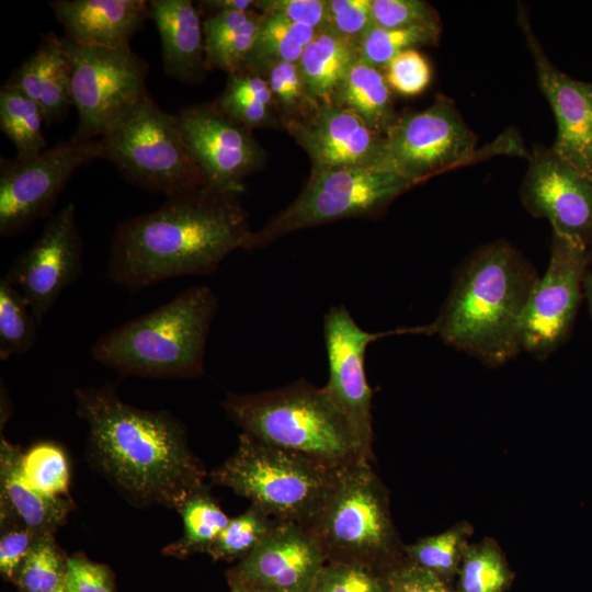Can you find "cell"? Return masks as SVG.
Listing matches in <instances>:
<instances>
[{
    "instance_id": "cell-45",
    "label": "cell",
    "mask_w": 592,
    "mask_h": 592,
    "mask_svg": "<svg viewBox=\"0 0 592 592\" xmlns=\"http://www.w3.org/2000/svg\"><path fill=\"white\" fill-rule=\"evenodd\" d=\"M64 584L68 592H113L110 569L82 555L67 558Z\"/></svg>"
},
{
    "instance_id": "cell-4",
    "label": "cell",
    "mask_w": 592,
    "mask_h": 592,
    "mask_svg": "<svg viewBox=\"0 0 592 592\" xmlns=\"http://www.w3.org/2000/svg\"><path fill=\"white\" fill-rule=\"evenodd\" d=\"M218 308L208 286H194L101 335L92 357L122 375L192 378L203 374L207 337Z\"/></svg>"
},
{
    "instance_id": "cell-29",
    "label": "cell",
    "mask_w": 592,
    "mask_h": 592,
    "mask_svg": "<svg viewBox=\"0 0 592 592\" xmlns=\"http://www.w3.org/2000/svg\"><path fill=\"white\" fill-rule=\"evenodd\" d=\"M177 510L182 516L183 535L168 545L162 553L178 558L207 553L230 520L209 494L206 486L186 498Z\"/></svg>"
},
{
    "instance_id": "cell-36",
    "label": "cell",
    "mask_w": 592,
    "mask_h": 592,
    "mask_svg": "<svg viewBox=\"0 0 592 592\" xmlns=\"http://www.w3.org/2000/svg\"><path fill=\"white\" fill-rule=\"evenodd\" d=\"M67 559L59 550L53 534L39 535L21 563L14 582L22 592H52L66 577Z\"/></svg>"
},
{
    "instance_id": "cell-8",
    "label": "cell",
    "mask_w": 592,
    "mask_h": 592,
    "mask_svg": "<svg viewBox=\"0 0 592 592\" xmlns=\"http://www.w3.org/2000/svg\"><path fill=\"white\" fill-rule=\"evenodd\" d=\"M337 469L265 444L242 432L235 453L210 474L278 522L303 525L316 511Z\"/></svg>"
},
{
    "instance_id": "cell-7",
    "label": "cell",
    "mask_w": 592,
    "mask_h": 592,
    "mask_svg": "<svg viewBox=\"0 0 592 592\" xmlns=\"http://www.w3.org/2000/svg\"><path fill=\"white\" fill-rule=\"evenodd\" d=\"M107 160L134 185L170 197L206 185L177 115L144 94L101 138Z\"/></svg>"
},
{
    "instance_id": "cell-46",
    "label": "cell",
    "mask_w": 592,
    "mask_h": 592,
    "mask_svg": "<svg viewBox=\"0 0 592 592\" xmlns=\"http://www.w3.org/2000/svg\"><path fill=\"white\" fill-rule=\"evenodd\" d=\"M387 592H454L435 573L409 561L385 573Z\"/></svg>"
},
{
    "instance_id": "cell-2",
    "label": "cell",
    "mask_w": 592,
    "mask_h": 592,
    "mask_svg": "<svg viewBox=\"0 0 592 592\" xmlns=\"http://www.w3.org/2000/svg\"><path fill=\"white\" fill-rule=\"evenodd\" d=\"M75 398L93 463L128 500L178 509L205 487L206 473L171 413L133 407L109 385L77 388Z\"/></svg>"
},
{
    "instance_id": "cell-17",
    "label": "cell",
    "mask_w": 592,
    "mask_h": 592,
    "mask_svg": "<svg viewBox=\"0 0 592 592\" xmlns=\"http://www.w3.org/2000/svg\"><path fill=\"white\" fill-rule=\"evenodd\" d=\"M521 198L533 215L548 219L554 235L587 249L592 243V181L551 149L530 156Z\"/></svg>"
},
{
    "instance_id": "cell-10",
    "label": "cell",
    "mask_w": 592,
    "mask_h": 592,
    "mask_svg": "<svg viewBox=\"0 0 592 592\" xmlns=\"http://www.w3.org/2000/svg\"><path fill=\"white\" fill-rule=\"evenodd\" d=\"M71 69L72 106L80 141L101 138L144 94L148 62L132 48L73 44L61 37Z\"/></svg>"
},
{
    "instance_id": "cell-52",
    "label": "cell",
    "mask_w": 592,
    "mask_h": 592,
    "mask_svg": "<svg viewBox=\"0 0 592 592\" xmlns=\"http://www.w3.org/2000/svg\"><path fill=\"white\" fill-rule=\"evenodd\" d=\"M247 590V589H246ZM251 592V591H250Z\"/></svg>"
},
{
    "instance_id": "cell-38",
    "label": "cell",
    "mask_w": 592,
    "mask_h": 592,
    "mask_svg": "<svg viewBox=\"0 0 592 592\" xmlns=\"http://www.w3.org/2000/svg\"><path fill=\"white\" fill-rule=\"evenodd\" d=\"M22 471L38 492L54 498L68 494L69 466L64 451L52 443H39L22 454Z\"/></svg>"
},
{
    "instance_id": "cell-31",
    "label": "cell",
    "mask_w": 592,
    "mask_h": 592,
    "mask_svg": "<svg viewBox=\"0 0 592 592\" xmlns=\"http://www.w3.org/2000/svg\"><path fill=\"white\" fill-rule=\"evenodd\" d=\"M244 68L254 70L266 81L284 129L318 107L319 102L309 94L297 62L265 60Z\"/></svg>"
},
{
    "instance_id": "cell-43",
    "label": "cell",
    "mask_w": 592,
    "mask_h": 592,
    "mask_svg": "<svg viewBox=\"0 0 592 592\" xmlns=\"http://www.w3.org/2000/svg\"><path fill=\"white\" fill-rule=\"evenodd\" d=\"M326 29L341 37L358 42L372 27L371 0H326Z\"/></svg>"
},
{
    "instance_id": "cell-28",
    "label": "cell",
    "mask_w": 592,
    "mask_h": 592,
    "mask_svg": "<svg viewBox=\"0 0 592 592\" xmlns=\"http://www.w3.org/2000/svg\"><path fill=\"white\" fill-rule=\"evenodd\" d=\"M234 123L254 128H283L271 90L254 70L242 68L227 75L226 86L213 102Z\"/></svg>"
},
{
    "instance_id": "cell-9",
    "label": "cell",
    "mask_w": 592,
    "mask_h": 592,
    "mask_svg": "<svg viewBox=\"0 0 592 592\" xmlns=\"http://www.w3.org/2000/svg\"><path fill=\"white\" fill-rule=\"evenodd\" d=\"M412 186L409 180L379 164L311 169L297 197L261 229L252 231L246 250L263 248L299 229L375 216Z\"/></svg>"
},
{
    "instance_id": "cell-6",
    "label": "cell",
    "mask_w": 592,
    "mask_h": 592,
    "mask_svg": "<svg viewBox=\"0 0 592 592\" xmlns=\"http://www.w3.org/2000/svg\"><path fill=\"white\" fill-rule=\"evenodd\" d=\"M327 562L356 563L385 574L398 543L385 489L368 460L338 468L306 523Z\"/></svg>"
},
{
    "instance_id": "cell-13",
    "label": "cell",
    "mask_w": 592,
    "mask_h": 592,
    "mask_svg": "<svg viewBox=\"0 0 592 592\" xmlns=\"http://www.w3.org/2000/svg\"><path fill=\"white\" fill-rule=\"evenodd\" d=\"M405 333H429V330L428 327H417L371 333L355 322L344 306H333L325 316L329 379L323 388L350 423L368 460L372 458L373 442V391L366 379L365 353L372 342L386 335Z\"/></svg>"
},
{
    "instance_id": "cell-44",
    "label": "cell",
    "mask_w": 592,
    "mask_h": 592,
    "mask_svg": "<svg viewBox=\"0 0 592 592\" xmlns=\"http://www.w3.org/2000/svg\"><path fill=\"white\" fill-rule=\"evenodd\" d=\"M259 12L278 14L314 30L326 29V0H255Z\"/></svg>"
},
{
    "instance_id": "cell-51",
    "label": "cell",
    "mask_w": 592,
    "mask_h": 592,
    "mask_svg": "<svg viewBox=\"0 0 592 592\" xmlns=\"http://www.w3.org/2000/svg\"><path fill=\"white\" fill-rule=\"evenodd\" d=\"M52 592H68V591H67L65 584L62 583L60 587H58L57 589H55Z\"/></svg>"
},
{
    "instance_id": "cell-19",
    "label": "cell",
    "mask_w": 592,
    "mask_h": 592,
    "mask_svg": "<svg viewBox=\"0 0 592 592\" xmlns=\"http://www.w3.org/2000/svg\"><path fill=\"white\" fill-rule=\"evenodd\" d=\"M519 24L537 71L539 86L557 123L553 152L592 181V84L558 70L534 35L527 14L519 11Z\"/></svg>"
},
{
    "instance_id": "cell-32",
    "label": "cell",
    "mask_w": 592,
    "mask_h": 592,
    "mask_svg": "<svg viewBox=\"0 0 592 592\" xmlns=\"http://www.w3.org/2000/svg\"><path fill=\"white\" fill-rule=\"evenodd\" d=\"M317 31L278 14L261 12L255 42L244 67L265 60L298 62Z\"/></svg>"
},
{
    "instance_id": "cell-22",
    "label": "cell",
    "mask_w": 592,
    "mask_h": 592,
    "mask_svg": "<svg viewBox=\"0 0 592 592\" xmlns=\"http://www.w3.org/2000/svg\"><path fill=\"white\" fill-rule=\"evenodd\" d=\"M161 44L162 68L167 76L184 84L200 83L206 72L203 18L191 0H150Z\"/></svg>"
},
{
    "instance_id": "cell-48",
    "label": "cell",
    "mask_w": 592,
    "mask_h": 592,
    "mask_svg": "<svg viewBox=\"0 0 592 592\" xmlns=\"http://www.w3.org/2000/svg\"><path fill=\"white\" fill-rule=\"evenodd\" d=\"M195 4L202 18L217 12L258 11L255 0H202Z\"/></svg>"
},
{
    "instance_id": "cell-30",
    "label": "cell",
    "mask_w": 592,
    "mask_h": 592,
    "mask_svg": "<svg viewBox=\"0 0 592 592\" xmlns=\"http://www.w3.org/2000/svg\"><path fill=\"white\" fill-rule=\"evenodd\" d=\"M46 119L41 106L15 88L0 89V129L11 140L18 158L34 156L48 146L43 134Z\"/></svg>"
},
{
    "instance_id": "cell-16",
    "label": "cell",
    "mask_w": 592,
    "mask_h": 592,
    "mask_svg": "<svg viewBox=\"0 0 592 592\" xmlns=\"http://www.w3.org/2000/svg\"><path fill=\"white\" fill-rule=\"evenodd\" d=\"M588 249L553 235L547 270L539 277L526 309L522 350L544 358L566 335L576 314Z\"/></svg>"
},
{
    "instance_id": "cell-49",
    "label": "cell",
    "mask_w": 592,
    "mask_h": 592,
    "mask_svg": "<svg viewBox=\"0 0 592 592\" xmlns=\"http://www.w3.org/2000/svg\"><path fill=\"white\" fill-rule=\"evenodd\" d=\"M583 281H584L585 293L590 303V307L592 309V273L588 274Z\"/></svg>"
},
{
    "instance_id": "cell-1",
    "label": "cell",
    "mask_w": 592,
    "mask_h": 592,
    "mask_svg": "<svg viewBox=\"0 0 592 592\" xmlns=\"http://www.w3.org/2000/svg\"><path fill=\"white\" fill-rule=\"evenodd\" d=\"M239 195L206 184L119 223L111 239L107 277L138 291L216 271L230 253L246 250L252 234Z\"/></svg>"
},
{
    "instance_id": "cell-25",
    "label": "cell",
    "mask_w": 592,
    "mask_h": 592,
    "mask_svg": "<svg viewBox=\"0 0 592 592\" xmlns=\"http://www.w3.org/2000/svg\"><path fill=\"white\" fill-rule=\"evenodd\" d=\"M392 93L384 72L358 59L330 102L353 112L367 126L385 136L398 117Z\"/></svg>"
},
{
    "instance_id": "cell-12",
    "label": "cell",
    "mask_w": 592,
    "mask_h": 592,
    "mask_svg": "<svg viewBox=\"0 0 592 592\" xmlns=\"http://www.w3.org/2000/svg\"><path fill=\"white\" fill-rule=\"evenodd\" d=\"M98 139L70 137L27 157L0 159V236L24 232L50 212L75 172L100 159Z\"/></svg>"
},
{
    "instance_id": "cell-40",
    "label": "cell",
    "mask_w": 592,
    "mask_h": 592,
    "mask_svg": "<svg viewBox=\"0 0 592 592\" xmlns=\"http://www.w3.org/2000/svg\"><path fill=\"white\" fill-rule=\"evenodd\" d=\"M309 592H387L386 577L356 563L326 562Z\"/></svg>"
},
{
    "instance_id": "cell-42",
    "label": "cell",
    "mask_w": 592,
    "mask_h": 592,
    "mask_svg": "<svg viewBox=\"0 0 592 592\" xmlns=\"http://www.w3.org/2000/svg\"><path fill=\"white\" fill-rule=\"evenodd\" d=\"M392 92L412 96L422 93L432 78L431 66L418 49H408L394 57L383 69Z\"/></svg>"
},
{
    "instance_id": "cell-50",
    "label": "cell",
    "mask_w": 592,
    "mask_h": 592,
    "mask_svg": "<svg viewBox=\"0 0 592 592\" xmlns=\"http://www.w3.org/2000/svg\"><path fill=\"white\" fill-rule=\"evenodd\" d=\"M230 587H231V592H250V591H248L244 588H241L239 585H230Z\"/></svg>"
},
{
    "instance_id": "cell-18",
    "label": "cell",
    "mask_w": 592,
    "mask_h": 592,
    "mask_svg": "<svg viewBox=\"0 0 592 592\" xmlns=\"http://www.w3.org/2000/svg\"><path fill=\"white\" fill-rule=\"evenodd\" d=\"M326 562L299 524L277 521L270 535L228 571V580L251 592H309Z\"/></svg>"
},
{
    "instance_id": "cell-26",
    "label": "cell",
    "mask_w": 592,
    "mask_h": 592,
    "mask_svg": "<svg viewBox=\"0 0 592 592\" xmlns=\"http://www.w3.org/2000/svg\"><path fill=\"white\" fill-rule=\"evenodd\" d=\"M261 12L229 11L203 18L206 66L227 75L244 68L253 48Z\"/></svg>"
},
{
    "instance_id": "cell-20",
    "label": "cell",
    "mask_w": 592,
    "mask_h": 592,
    "mask_svg": "<svg viewBox=\"0 0 592 592\" xmlns=\"http://www.w3.org/2000/svg\"><path fill=\"white\" fill-rule=\"evenodd\" d=\"M307 152L312 170L379 164L385 136L353 112L331 102L285 127Z\"/></svg>"
},
{
    "instance_id": "cell-34",
    "label": "cell",
    "mask_w": 592,
    "mask_h": 592,
    "mask_svg": "<svg viewBox=\"0 0 592 592\" xmlns=\"http://www.w3.org/2000/svg\"><path fill=\"white\" fill-rule=\"evenodd\" d=\"M39 322L21 292L0 280V360L29 352L36 340Z\"/></svg>"
},
{
    "instance_id": "cell-39",
    "label": "cell",
    "mask_w": 592,
    "mask_h": 592,
    "mask_svg": "<svg viewBox=\"0 0 592 592\" xmlns=\"http://www.w3.org/2000/svg\"><path fill=\"white\" fill-rule=\"evenodd\" d=\"M465 528L454 527L405 547L407 561L424 568L445 581L458 571L466 549Z\"/></svg>"
},
{
    "instance_id": "cell-33",
    "label": "cell",
    "mask_w": 592,
    "mask_h": 592,
    "mask_svg": "<svg viewBox=\"0 0 592 592\" xmlns=\"http://www.w3.org/2000/svg\"><path fill=\"white\" fill-rule=\"evenodd\" d=\"M441 25H418L399 29L372 26L358 41L360 60L383 71L398 54L421 46L435 45Z\"/></svg>"
},
{
    "instance_id": "cell-23",
    "label": "cell",
    "mask_w": 592,
    "mask_h": 592,
    "mask_svg": "<svg viewBox=\"0 0 592 592\" xmlns=\"http://www.w3.org/2000/svg\"><path fill=\"white\" fill-rule=\"evenodd\" d=\"M4 84L35 101L44 112L46 125L61 122L72 106L71 69L61 37L43 34L36 49Z\"/></svg>"
},
{
    "instance_id": "cell-21",
    "label": "cell",
    "mask_w": 592,
    "mask_h": 592,
    "mask_svg": "<svg viewBox=\"0 0 592 592\" xmlns=\"http://www.w3.org/2000/svg\"><path fill=\"white\" fill-rule=\"evenodd\" d=\"M48 5L64 37L82 46L129 47L149 19L146 0H52Z\"/></svg>"
},
{
    "instance_id": "cell-27",
    "label": "cell",
    "mask_w": 592,
    "mask_h": 592,
    "mask_svg": "<svg viewBox=\"0 0 592 592\" xmlns=\"http://www.w3.org/2000/svg\"><path fill=\"white\" fill-rule=\"evenodd\" d=\"M358 59V42L321 30L306 46L297 64L309 94L321 103L331 101Z\"/></svg>"
},
{
    "instance_id": "cell-37",
    "label": "cell",
    "mask_w": 592,
    "mask_h": 592,
    "mask_svg": "<svg viewBox=\"0 0 592 592\" xmlns=\"http://www.w3.org/2000/svg\"><path fill=\"white\" fill-rule=\"evenodd\" d=\"M458 572V592H503L511 581L501 553L489 543L466 547Z\"/></svg>"
},
{
    "instance_id": "cell-14",
    "label": "cell",
    "mask_w": 592,
    "mask_h": 592,
    "mask_svg": "<svg viewBox=\"0 0 592 592\" xmlns=\"http://www.w3.org/2000/svg\"><path fill=\"white\" fill-rule=\"evenodd\" d=\"M82 252L70 202L49 216L39 237L14 259L3 278L21 292L41 323L62 291L79 278Z\"/></svg>"
},
{
    "instance_id": "cell-3",
    "label": "cell",
    "mask_w": 592,
    "mask_h": 592,
    "mask_svg": "<svg viewBox=\"0 0 592 592\" xmlns=\"http://www.w3.org/2000/svg\"><path fill=\"white\" fill-rule=\"evenodd\" d=\"M535 269L509 243L485 246L460 269L430 333L487 364L501 365L522 350Z\"/></svg>"
},
{
    "instance_id": "cell-35",
    "label": "cell",
    "mask_w": 592,
    "mask_h": 592,
    "mask_svg": "<svg viewBox=\"0 0 592 592\" xmlns=\"http://www.w3.org/2000/svg\"><path fill=\"white\" fill-rule=\"evenodd\" d=\"M277 521L254 505L230 519L209 546L207 554L216 561L242 560L273 531Z\"/></svg>"
},
{
    "instance_id": "cell-41",
    "label": "cell",
    "mask_w": 592,
    "mask_h": 592,
    "mask_svg": "<svg viewBox=\"0 0 592 592\" xmlns=\"http://www.w3.org/2000/svg\"><path fill=\"white\" fill-rule=\"evenodd\" d=\"M373 25L399 29L441 25L436 10L422 0H371Z\"/></svg>"
},
{
    "instance_id": "cell-11",
    "label": "cell",
    "mask_w": 592,
    "mask_h": 592,
    "mask_svg": "<svg viewBox=\"0 0 592 592\" xmlns=\"http://www.w3.org/2000/svg\"><path fill=\"white\" fill-rule=\"evenodd\" d=\"M476 148L454 102L437 95L426 109L398 115L385 134L380 166L417 185L471 161Z\"/></svg>"
},
{
    "instance_id": "cell-5",
    "label": "cell",
    "mask_w": 592,
    "mask_h": 592,
    "mask_svg": "<svg viewBox=\"0 0 592 592\" xmlns=\"http://www.w3.org/2000/svg\"><path fill=\"white\" fill-rule=\"evenodd\" d=\"M223 407L244 433L328 468L368 460L325 388L304 379L258 394H229Z\"/></svg>"
},
{
    "instance_id": "cell-47",
    "label": "cell",
    "mask_w": 592,
    "mask_h": 592,
    "mask_svg": "<svg viewBox=\"0 0 592 592\" xmlns=\"http://www.w3.org/2000/svg\"><path fill=\"white\" fill-rule=\"evenodd\" d=\"M39 535L30 528L14 524L1 535L0 571L7 579H14L21 563Z\"/></svg>"
},
{
    "instance_id": "cell-24",
    "label": "cell",
    "mask_w": 592,
    "mask_h": 592,
    "mask_svg": "<svg viewBox=\"0 0 592 592\" xmlns=\"http://www.w3.org/2000/svg\"><path fill=\"white\" fill-rule=\"evenodd\" d=\"M22 452L1 437V523L15 522L37 535L54 534L72 508L68 498L47 497L35 490L23 475Z\"/></svg>"
},
{
    "instance_id": "cell-15",
    "label": "cell",
    "mask_w": 592,
    "mask_h": 592,
    "mask_svg": "<svg viewBox=\"0 0 592 592\" xmlns=\"http://www.w3.org/2000/svg\"><path fill=\"white\" fill-rule=\"evenodd\" d=\"M175 115L206 183L241 194L244 179L259 171L266 158L252 130L224 116L213 102L187 105Z\"/></svg>"
}]
</instances>
